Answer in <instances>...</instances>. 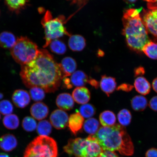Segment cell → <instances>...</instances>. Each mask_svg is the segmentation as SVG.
I'll return each mask as SVG.
<instances>
[{"instance_id":"cell-1","label":"cell","mask_w":157,"mask_h":157,"mask_svg":"<svg viewBox=\"0 0 157 157\" xmlns=\"http://www.w3.org/2000/svg\"><path fill=\"white\" fill-rule=\"evenodd\" d=\"M20 76L27 88L40 87L47 93L56 91L63 79L59 64L44 49L39 50L32 61L21 66Z\"/></svg>"},{"instance_id":"cell-2","label":"cell","mask_w":157,"mask_h":157,"mask_svg":"<svg viewBox=\"0 0 157 157\" xmlns=\"http://www.w3.org/2000/svg\"><path fill=\"white\" fill-rule=\"evenodd\" d=\"M103 151H117L123 155H132L134 146L124 127L115 124L103 127L93 135Z\"/></svg>"},{"instance_id":"cell-3","label":"cell","mask_w":157,"mask_h":157,"mask_svg":"<svg viewBox=\"0 0 157 157\" xmlns=\"http://www.w3.org/2000/svg\"><path fill=\"white\" fill-rule=\"evenodd\" d=\"M140 10H125L122 18V34L128 46L131 50L138 52H142L143 47L150 41L140 17Z\"/></svg>"},{"instance_id":"cell-4","label":"cell","mask_w":157,"mask_h":157,"mask_svg":"<svg viewBox=\"0 0 157 157\" xmlns=\"http://www.w3.org/2000/svg\"><path fill=\"white\" fill-rule=\"evenodd\" d=\"M65 152L75 157H98L103 150L93 135L87 138L70 139Z\"/></svg>"},{"instance_id":"cell-5","label":"cell","mask_w":157,"mask_h":157,"mask_svg":"<svg viewBox=\"0 0 157 157\" xmlns=\"http://www.w3.org/2000/svg\"><path fill=\"white\" fill-rule=\"evenodd\" d=\"M57 155L56 141L48 136H40L27 147L24 157H56Z\"/></svg>"},{"instance_id":"cell-6","label":"cell","mask_w":157,"mask_h":157,"mask_svg":"<svg viewBox=\"0 0 157 157\" xmlns=\"http://www.w3.org/2000/svg\"><path fill=\"white\" fill-rule=\"evenodd\" d=\"M65 17L63 15L53 18L52 13L47 11L43 17L41 23L44 29L46 42L44 48L49 46L53 40L57 39L64 35H71L64 27Z\"/></svg>"},{"instance_id":"cell-7","label":"cell","mask_w":157,"mask_h":157,"mask_svg":"<svg viewBox=\"0 0 157 157\" xmlns=\"http://www.w3.org/2000/svg\"><path fill=\"white\" fill-rule=\"evenodd\" d=\"M39 50L35 43L26 37L21 36L11 49V53L15 62L23 66L34 60Z\"/></svg>"},{"instance_id":"cell-8","label":"cell","mask_w":157,"mask_h":157,"mask_svg":"<svg viewBox=\"0 0 157 157\" xmlns=\"http://www.w3.org/2000/svg\"><path fill=\"white\" fill-rule=\"evenodd\" d=\"M142 19L147 32L157 39V9L144 10Z\"/></svg>"},{"instance_id":"cell-9","label":"cell","mask_w":157,"mask_h":157,"mask_svg":"<svg viewBox=\"0 0 157 157\" xmlns=\"http://www.w3.org/2000/svg\"><path fill=\"white\" fill-rule=\"evenodd\" d=\"M68 114L60 109L55 110L51 114L50 121L51 124L58 129L64 128L68 124Z\"/></svg>"},{"instance_id":"cell-10","label":"cell","mask_w":157,"mask_h":157,"mask_svg":"<svg viewBox=\"0 0 157 157\" xmlns=\"http://www.w3.org/2000/svg\"><path fill=\"white\" fill-rule=\"evenodd\" d=\"M12 98L16 106L21 109L27 107L31 101L30 96L28 92L21 89L15 90Z\"/></svg>"},{"instance_id":"cell-11","label":"cell","mask_w":157,"mask_h":157,"mask_svg":"<svg viewBox=\"0 0 157 157\" xmlns=\"http://www.w3.org/2000/svg\"><path fill=\"white\" fill-rule=\"evenodd\" d=\"M59 65L63 79L71 75L77 68V63L75 60L70 57H66L63 59Z\"/></svg>"},{"instance_id":"cell-12","label":"cell","mask_w":157,"mask_h":157,"mask_svg":"<svg viewBox=\"0 0 157 157\" xmlns=\"http://www.w3.org/2000/svg\"><path fill=\"white\" fill-rule=\"evenodd\" d=\"M30 113L35 119L38 121L42 120L48 117L49 113L48 108L46 104L38 102L31 106Z\"/></svg>"},{"instance_id":"cell-13","label":"cell","mask_w":157,"mask_h":157,"mask_svg":"<svg viewBox=\"0 0 157 157\" xmlns=\"http://www.w3.org/2000/svg\"><path fill=\"white\" fill-rule=\"evenodd\" d=\"M84 122V117L78 112L70 115L68 125L71 131L74 135H76L81 130L83 126Z\"/></svg>"},{"instance_id":"cell-14","label":"cell","mask_w":157,"mask_h":157,"mask_svg":"<svg viewBox=\"0 0 157 157\" xmlns=\"http://www.w3.org/2000/svg\"><path fill=\"white\" fill-rule=\"evenodd\" d=\"M56 105L62 110L69 111L74 107V101L70 94L64 93L60 94L56 98Z\"/></svg>"},{"instance_id":"cell-15","label":"cell","mask_w":157,"mask_h":157,"mask_svg":"<svg viewBox=\"0 0 157 157\" xmlns=\"http://www.w3.org/2000/svg\"><path fill=\"white\" fill-rule=\"evenodd\" d=\"M72 97L76 103L84 105L89 101L91 98V94L87 88L78 87L75 88L72 92Z\"/></svg>"},{"instance_id":"cell-16","label":"cell","mask_w":157,"mask_h":157,"mask_svg":"<svg viewBox=\"0 0 157 157\" xmlns=\"http://www.w3.org/2000/svg\"><path fill=\"white\" fill-rule=\"evenodd\" d=\"M17 145L16 137L13 134H5L0 138V148L4 151H12L16 148Z\"/></svg>"},{"instance_id":"cell-17","label":"cell","mask_w":157,"mask_h":157,"mask_svg":"<svg viewBox=\"0 0 157 157\" xmlns=\"http://www.w3.org/2000/svg\"><path fill=\"white\" fill-rule=\"evenodd\" d=\"M117 85L115 78L106 75L101 76L100 83V87L108 97H109L117 89Z\"/></svg>"},{"instance_id":"cell-18","label":"cell","mask_w":157,"mask_h":157,"mask_svg":"<svg viewBox=\"0 0 157 157\" xmlns=\"http://www.w3.org/2000/svg\"><path fill=\"white\" fill-rule=\"evenodd\" d=\"M69 47L74 52L83 50L86 46V41L83 36L78 35H71L69 39Z\"/></svg>"},{"instance_id":"cell-19","label":"cell","mask_w":157,"mask_h":157,"mask_svg":"<svg viewBox=\"0 0 157 157\" xmlns=\"http://www.w3.org/2000/svg\"><path fill=\"white\" fill-rule=\"evenodd\" d=\"M72 87H82L89 83L90 79L85 73L82 71H75L70 78Z\"/></svg>"},{"instance_id":"cell-20","label":"cell","mask_w":157,"mask_h":157,"mask_svg":"<svg viewBox=\"0 0 157 157\" xmlns=\"http://www.w3.org/2000/svg\"><path fill=\"white\" fill-rule=\"evenodd\" d=\"M134 86L136 91L142 95H146L150 93L151 86L146 78L143 76L137 77L135 80Z\"/></svg>"},{"instance_id":"cell-21","label":"cell","mask_w":157,"mask_h":157,"mask_svg":"<svg viewBox=\"0 0 157 157\" xmlns=\"http://www.w3.org/2000/svg\"><path fill=\"white\" fill-rule=\"evenodd\" d=\"M15 37L12 33L5 31L0 34V46L4 48H11L16 42Z\"/></svg>"},{"instance_id":"cell-22","label":"cell","mask_w":157,"mask_h":157,"mask_svg":"<svg viewBox=\"0 0 157 157\" xmlns=\"http://www.w3.org/2000/svg\"><path fill=\"white\" fill-rule=\"evenodd\" d=\"M116 120L115 114L110 111H104L99 116L100 123L103 127L112 126L115 124Z\"/></svg>"},{"instance_id":"cell-23","label":"cell","mask_w":157,"mask_h":157,"mask_svg":"<svg viewBox=\"0 0 157 157\" xmlns=\"http://www.w3.org/2000/svg\"><path fill=\"white\" fill-rule=\"evenodd\" d=\"M148 105L147 98L142 95H136L133 97L131 101L132 109L136 111H143Z\"/></svg>"},{"instance_id":"cell-24","label":"cell","mask_w":157,"mask_h":157,"mask_svg":"<svg viewBox=\"0 0 157 157\" xmlns=\"http://www.w3.org/2000/svg\"><path fill=\"white\" fill-rule=\"evenodd\" d=\"M99 123L97 119L91 118L87 120L83 124L84 131L89 134L95 135L99 130Z\"/></svg>"},{"instance_id":"cell-25","label":"cell","mask_w":157,"mask_h":157,"mask_svg":"<svg viewBox=\"0 0 157 157\" xmlns=\"http://www.w3.org/2000/svg\"><path fill=\"white\" fill-rule=\"evenodd\" d=\"M3 123L6 128L9 129H15L18 128L19 125V120L17 115L11 114L6 115L3 118Z\"/></svg>"},{"instance_id":"cell-26","label":"cell","mask_w":157,"mask_h":157,"mask_svg":"<svg viewBox=\"0 0 157 157\" xmlns=\"http://www.w3.org/2000/svg\"><path fill=\"white\" fill-rule=\"evenodd\" d=\"M117 117L120 124L124 127L128 126L132 120V114L130 111L126 109H123L120 111Z\"/></svg>"},{"instance_id":"cell-27","label":"cell","mask_w":157,"mask_h":157,"mask_svg":"<svg viewBox=\"0 0 157 157\" xmlns=\"http://www.w3.org/2000/svg\"><path fill=\"white\" fill-rule=\"evenodd\" d=\"M142 51L148 58L153 59H157L156 43L150 41L143 47Z\"/></svg>"},{"instance_id":"cell-28","label":"cell","mask_w":157,"mask_h":157,"mask_svg":"<svg viewBox=\"0 0 157 157\" xmlns=\"http://www.w3.org/2000/svg\"><path fill=\"white\" fill-rule=\"evenodd\" d=\"M49 45L51 51L54 53L63 55L66 52L67 48L65 44L57 39L52 40Z\"/></svg>"},{"instance_id":"cell-29","label":"cell","mask_w":157,"mask_h":157,"mask_svg":"<svg viewBox=\"0 0 157 157\" xmlns=\"http://www.w3.org/2000/svg\"><path fill=\"white\" fill-rule=\"evenodd\" d=\"M51 123L48 121H41L37 127V132L40 136H48L52 132Z\"/></svg>"},{"instance_id":"cell-30","label":"cell","mask_w":157,"mask_h":157,"mask_svg":"<svg viewBox=\"0 0 157 157\" xmlns=\"http://www.w3.org/2000/svg\"><path fill=\"white\" fill-rule=\"evenodd\" d=\"M96 111L94 105L91 104H86L80 107L79 113L83 117L90 118L95 114Z\"/></svg>"},{"instance_id":"cell-31","label":"cell","mask_w":157,"mask_h":157,"mask_svg":"<svg viewBox=\"0 0 157 157\" xmlns=\"http://www.w3.org/2000/svg\"><path fill=\"white\" fill-rule=\"evenodd\" d=\"M22 126L25 131L31 132L36 128L37 123L36 121L32 117H26L23 120Z\"/></svg>"},{"instance_id":"cell-32","label":"cell","mask_w":157,"mask_h":157,"mask_svg":"<svg viewBox=\"0 0 157 157\" xmlns=\"http://www.w3.org/2000/svg\"><path fill=\"white\" fill-rule=\"evenodd\" d=\"M6 4L11 11L18 12L23 8L26 0H5Z\"/></svg>"},{"instance_id":"cell-33","label":"cell","mask_w":157,"mask_h":157,"mask_svg":"<svg viewBox=\"0 0 157 157\" xmlns=\"http://www.w3.org/2000/svg\"><path fill=\"white\" fill-rule=\"evenodd\" d=\"M44 90L39 87H33L30 88L29 94L33 101L39 102L42 101L45 97Z\"/></svg>"},{"instance_id":"cell-34","label":"cell","mask_w":157,"mask_h":157,"mask_svg":"<svg viewBox=\"0 0 157 157\" xmlns=\"http://www.w3.org/2000/svg\"><path fill=\"white\" fill-rule=\"evenodd\" d=\"M13 109L12 104L8 100H4L0 101V113L2 114L5 115L11 114Z\"/></svg>"},{"instance_id":"cell-35","label":"cell","mask_w":157,"mask_h":157,"mask_svg":"<svg viewBox=\"0 0 157 157\" xmlns=\"http://www.w3.org/2000/svg\"><path fill=\"white\" fill-rule=\"evenodd\" d=\"M133 86L130 84L123 83L121 84L117 88V91H122L126 92H130L132 90Z\"/></svg>"},{"instance_id":"cell-36","label":"cell","mask_w":157,"mask_h":157,"mask_svg":"<svg viewBox=\"0 0 157 157\" xmlns=\"http://www.w3.org/2000/svg\"><path fill=\"white\" fill-rule=\"evenodd\" d=\"M149 107L152 110L157 112V96L152 97L149 103Z\"/></svg>"},{"instance_id":"cell-37","label":"cell","mask_w":157,"mask_h":157,"mask_svg":"<svg viewBox=\"0 0 157 157\" xmlns=\"http://www.w3.org/2000/svg\"><path fill=\"white\" fill-rule=\"evenodd\" d=\"M98 157H119L114 152L109 151H103Z\"/></svg>"},{"instance_id":"cell-38","label":"cell","mask_w":157,"mask_h":157,"mask_svg":"<svg viewBox=\"0 0 157 157\" xmlns=\"http://www.w3.org/2000/svg\"><path fill=\"white\" fill-rule=\"evenodd\" d=\"M145 73L144 68L142 67H139L135 69L134 70V75L135 77H139L144 75Z\"/></svg>"},{"instance_id":"cell-39","label":"cell","mask_w":157,"mask_h":157,"mask_svg":"<svg viewBox=\"0 0 157 157\" xmlns=\"http://www.w3.org/2000/svg\"><path fill=\"white\" fill-rule=\"evenodd\" d=\"M146 157H157V149L151 148L147 151Z\"/></svg>"},{"instance_id":"cell-40","label":"cell","mask_w":157,"mask_h":157,"mask_svg":"<svg viewBox=\"0 0 157 157\" xmlns=\"http://www.w3.org/2000/svg\"><path fill=\"white\" fill-rule=\"evenodd\" d=\"M73 4H76L80 7H82L87 2L88 0H69Z\"/></svg>"},{"instance_id":"cell-41","label":"cell","mask_w":157,"mask_h":157,"mask_svg":"<svg viewBox=\"0 0 157 157\" xmlns=\"http://www.w3.org/2000/svg\"><path fill=\"white\" fill-rule=\"evenodd\" d=\"M64 86L68 89H70L73 87L71 83L70 80L69 78H64L63 79Z\"/></svg>"},{"instance_id":"cell-42","label":"cell","mask_w":157,"mask_h":157,"mask_svg":"<svg viewBox=\"0 0 157 157\" xmlns=\"http://www.w3.org/2000/svg\"><path fill=\"white\" fill-rule=\"evenodd\" d=\"M91 85L94 86L96 88H97L99 86V83L95 79H90L89 83Z\"/></svg>"},{"instance_id":"cell-43","label":"cell","mask_w":157,"mask_h":157,"mask_svg":"<svg viewBox=\"0 0 157 157\" xmlns=\"http://www.w3.org/2000/svg\"><path fill=\"white\" fill-rule=\"evenodd\" d=\"M148 7L149 9H157V0L153 3H148Z\"/></svg>"},{"instance_id":"cell-44","label":"cell","mask_w":157,"mask_h":157,"mask_svg":"<svg viewBox=\"0 0 157 157\" xmlns=\"http://www.w3.org/2000/svg\"><path fill=\"white\" fill-rule=\"evenodd\" d=\"M152 86L153 90L157 93V77L153 80Z\"/></svg>"},{"instance_id":"cell-45","label":"cell","mask_w":157,"mask_h":157,"mask_svg":"<svg viewBox=\"0 0 157 157\" xmlns=\"http://www.w3.org/2000/svg\"><path fill=\"white\" fill-rule=\"evenodd\" d=\"M125 3L128 4H132L135 2L137 0H123Z\"/></svg>"},{"instance_id":"cell-46","label":"cell","mask_w":157,"mask_h":157,"mask_svg":"<svg viewBox=\"0 0 157 157\" xmlns=\"http://www.w3.org/2000/svg\"><path fill=\"white\" fill-rule=\"evenodd\" d=\"M0 157H10L8 155L4 153H0Z\"/></svg>"},{"instance_id":"cell-47","label":"cell","mask_w":157,"mask_h":157,"mask_svg":"<svg viewBox=\"0 0 157 157\" xmlns=\"http://www.w3.org/2000/svg\"><path fill=\"white\" fill-rule=\"evenodd\" d=\"M143 1L148 2V3H153L155 2L156 0H143Z\"/></svg>"},{"instance_id":"cell-48","label":"cell","mask_w":157,"mask_h":157,"mask_svg":"<svg viewBox=\"0 0 157 157\" xmlns=\"http://www.w3.org/2000/svg\"><path fill=\"white\" fill-rule=\"evenodd\" d=\"M4 97L3 94L1 93H0V100L2 99Z\"/></svg>"},{"instance_id":"cell-49","label":"cell","mask_w":157,"mask_h":157,"mask_svg":"<svg viewBox=\"0 0 157 157\" xmlns=\"http://www.w3.org/2000/svg\"><path fill=\"white\" fill-rule=\"evenodd\" d=\"M1 119V114H0V119Z\"/></svg>"}]
</instances>
